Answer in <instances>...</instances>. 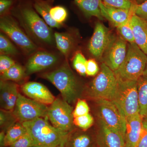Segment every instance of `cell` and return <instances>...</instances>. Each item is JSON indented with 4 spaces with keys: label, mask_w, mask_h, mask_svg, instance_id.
Listing matches in <instances>:
<instances>
[{
    "label": "cell",
    "mask_w": 147,
    "mask_h": 147,
    "mask_svg": "<svg viewBox=\"0 0 147 147\" xmlns=\"http://www.w3.org/2000/svg\"><path fill=\"white\" fill-rule=\"evenodd\" d=\"M11 14L34 42L50 46L55 43L53 30L35 9L32 0H18Z\"/></svg>",
    "instance_id": "cell-1"
},
{
    "label": "cell",
    "mask_w": 147,
    "mask_h": 147,
    "mask_svg": "<svg viewBox=\"0 0 147 147\" xmlns=\"http://www.w3.org/2000/svg\"><path fill=\"white\" fill-rule=\"evenodd\" d=\"M46 118H39L22 123L33 142V147H56L62 144L69 132L50 125Z\"/></svg>",
    "instance_id": "cell-2"
},
{
    "label": "cell",
    "mask_w": 147,
    "mask_h": 147,
    "mask_svg": "<svg viewBox=\"0 0 147 147\" xmlns=\"http://www.w3.org/2000/svg\"><path fill=\"white\" fill-rule=\"evenodd\" d=\"M59 92L64 100L69 104L74 102L80 95V86L76 76L65 62L57 69L41 74Z\"/></svg>",
    "instance_id": "cell-3"
},
{
    "label": "cell",
    "mask_w": 147,
    "mask_h": 147,
    "mask_svg": "<svg viewBox=\"0 0 147 147\" xmlns=\"http://www.w3.org/2000/svg\"><path fill=\"white\" fill-rule=\"evenodd\" d=\"M147 63V55L135 42L128 43L126 57L114 72L118 79L138 81L143 76Z\"/></svg>",
    "instance_id": "cell-4"
},
{
    "label": "cell",
    "mask_w": 147,
    "mask_h": 147,
    "mask_svg": "<svg viewBox=\"0 0 147 147\" xmlns=\"http://www.w3.org/2000/svg\"><path fill=\"white\" fill-rule=\"evenodd\" d=\"M112 101L126 118L139 114L138 82L117 78V84Z\"/></svg>",
    "instance_id": "cell-5"
},
{
    "label": "cell",
    "mask_w": 147,
    "mask_h": 147,
    "mask_svg": "<svg viewBox=\"0 0 147 147\" xmlns=\"http://www.w3.org/2000/svg\"><path fill=\"white\" fill-rule=\"evenodd\" d=\"M117 84V78L115 72L102 63L99 72L87 89V94L96 100L102 99L112 100Z\"/></svg>",
    "instance_id": "cell-6"
},
{
    "label": "cell",
    "mask_w": 147,
    "mask_h": 147,
    "mask_svg": "<svg viewBox=\"0 0 147 147\" xmlns=\"http://www.w3.org/2000/svg\"><path fill=\"white\" fill-rule=\"evenodd\" d=\"M17 22L11 13L1 16L0 29L25 54L32 55L36 52L37 45L22 30Z\"/></svg>",
    "instance_id": "cell-7"
},
{
    "label": "cell",
    "mask_w": 147,
    "mask_h": 147,
    "mask_svg": "<svg viewBox=\"0 0 147 147\" xmlns=\"http://www.w3.org/2000/svg\"><path fill=\"white\" fill-rule=\"evenodd\" d=\"M96 100L100 120L125 139L126 118L120 109L112 100L102 99Z\"/></svg>",
    "instance_id": "cell-8"
},
{
    "label": "cell",
    "mask_w": 147,
    "mask_h": 147,
    "mask_svg": "<svg viewBox=\"0 0 147 147\" xmlns=\"http://www.w3.org/2000/svg\"><path fill=\"white\" fill-rule=\"evenodd\" d=\"M73 108L63 98H57L48 107L47 117L52 125L64 131L73 130Z\"/></svg>",
    "instance_id": "cell-9"
},
{
    "label": "cell",
    "mask_w": 147,
    "mask_h": 147,
    "mask_svg": "<svg viewBox=\"0 0 147 147\" xmlns=\"http://www.w3.org/2000/svg\"><path fill=\"white\" fill-rule=\"evenodd\" d=\"M48 109L47 105L19 93L13 113L17 120L22 123L39 118L47 117Z\"/></svg>",
    "instance_id": "cell-10"
},
{
    "label": "cell",
    "mask_w": 147,
    "mask_h": 147,
    "mask_svg": "<svg viewBox=\"0 0 147 147\" xmlns=\"http://www.w3.org/2000/svg\"><path fill=\"white\" fill-rule=\"evenodd\" d=\"M127 44L120 36L114 35L113 39L103 54L101 61L113 71L123 62L127 52Z\"/></svg>",
    "instance_id": "cell-11"
},
{
    "label": "cell",
    "mask_w": 147,
    "mask_h": 147,
    "mask_svg": "<svg viewBox=\"0 0 147 147\" xmlns=\"http://www.w3.org/2000/svg\"><path fill=\"white\" fill-rule=\"evenodd\" d=\"M114 35L105 25L97 22L88 45V50L91 55L101 61Z\"/></svg>",
    "instance_id": "cell-12"
},
{
    "label": "cell",
    "mask_w": 147,
    "mask_h": 147,
    "mask_svg": "<svg viewBox=\"0 0 147 147\" xmlns=\"http://www.w3.org/2000/svg\"><path fill=\"white\" fill-rule=\"evenodd\" d=\"M59 58L54 53L46 51H36L29 58L26 66V76L50 68L59 61Z\"/></svg>",
    "instance_id": "cell-13"
},
{
    "label": "cell",
    "mask_w": 147,
    "mask_h": 147,
    "mask_svg": "<svg viewBox=\"0 0 147 147\" xmlns=\"http://www.w3.org/2000/svg\"><path fill=\"white\" fill-rule=\"evenodd\" d=\"M21 90L29 98L44 105H51L56 98L47 87L38 82H27L22 86Z\"/></svg>",
    "instance_id": "cell-14"
},
{
    "label": "cell",
    "mask_w": 147,
    "mask_h": 147,
    "mask_svg": "<svg viewBox=\"0 0 147 147\" xmlns=\"http://www.w3.org/2000/svg\"><path fill=\"white\" fill-rule=\"evenodd\" d=\"M96 142L98 147H126L123 137L108 127L100 120Z\"/></svg>",
    "instance_id": "cell-15"
},
{
    "label": "cell",
    "mask_w": 147,
    "mask_h": 147,
    "mask_svg": "<svg viewBox=\"0 0 147 147\" xmlns=\"http://www.w3.org/2000/svg\"><path fill=\"white\" fill-rule=\"evenodd\" d=\"M100 7L103 18L116 28L127 21L133 13L132 8L130 9L118 8L105 3L102 0Z\"/></svg>",
    "instance_id": "cell-16"
},
{
    "label": "cell",
    "mask_w": 147,
    "mask_h": 147,
    "mask_svg": "<svg viewBox=\"0 0 147 147\" xmlns=\"http://www.w3.org/2000/svg\"><path fill=\"white\" fill-rule=\"evenodd\" d=\"M19 93L17 84L9 81L1 80L0 102L1 109L12 112L16 105Z\"/></svg>",
    "instance_id": "cell-17"
},
{
    "label": "cell",
    "mask_w": 147,
    "mask_h": 147,
    "mask_svg": "<svg viewBox=\"0 0 147 147\" xmlns=\"http://www.w3.org/2000/svg\"><path fill=\"white\" fill-rule=\"evenodd\" d=\"M143 127V118L140 114L126 118L125 147H136L140 139Z\"/></svg>",
    "instance_id": "cell-18"
},
{
    "label": "cell",
    "mask_w": 147,
    "mask_h": 147,
    "mask_svg": "<svg viewBox=\"0 0 147 147\" xmlns=\"http://www.w3.org/2000/svg\"><path fill=\"white\" fill-rule=\"evenodd\" d=\"M131 23L135 43L147 56V22L133 13Z\"/></svg>",
    "instance_id": "cell-19"
},
{
    "label": "cell",
    "mask_w": 147,
    "mask_h": 147,
    "mask_svg": "<svg viewBox=\"0 0 147 147\" xmlns=\"http://www.w3.org/2000/svg\"><path fill=\"white\" fill-rule=\"evenodd\" d=\"M86 131H72L63 142V147H94V140Z\"/></svg>",
    "instance_id": "cell-20"
},
{
    "label": "cell",
    "mask_w": 147,
    "mask_h": 147,
    "mask_svg": "<svg viewBox=\"0 0 147 147\" xmlns=\"http://www.w3.org/2000/svg\"><path fill=\"white\" fill-rule=\"evenodd\" d=\"M55 44L59 51L67 57L75 48L76 37L70 32H56L54 33Z\"/></svg>",
    "instance_id": "cell-21"
},
{
    "label": "cell",
    "mask_w": 147,
    "mask_h": 147,
    "mask_svg": "<svg viewBox=\"0 0 147 147\" xmlns=\"http://www.w3.org/2000/svg\"><path fill=\"white\" fill-rule=\"evenodd\" d=\"M34 7L40 16L50 28H59L62 24H58L51 17L50 10L54 3V0H32Z\"/></svg>",
    "instance_id": "cell-22"
},
{
    "label": "cell",
    "mask_w": 147,
    "mask_h": 147,
    "mask_svg": "<svg viewBox=\"0 0 147 147\" xmlns=\"http://www.w3.org/2000/svg\"><path fill=\"white\" fill-rule=\"evenodd\" d=\"M101 0H74L76 5L87 18L95 17L100 21H103L100 11Z\"/></svg>",
    "instance_id": "cell-23"
},
{
    "label": "cell",
    "mask_w": 147,
    "mask_h": 147,
    "mask_svg": "<svg viewBox=\"0 0 147 147\" xmlns=\"http://www.w3.org/2000/svg\"><path fill=\"white\" fill-rule=\"evenodd\" d=\"M27 133L26 129L22 123L17 121L5 132L3 146L10 147L20 137Z\"/></svg>",
    "instance_id": "cell-24"
},
{
    "label": "cell",
    "mask_w": 147,
    "mask_h": 147,
    "mask_svg": "<svg viewBox=\"0 0 147 147\" xmlns=\"http://www.w3.org/2000/svg\"><path fill=\"white\" fill-rule=\"evenodd\" d=\"M137 82L139 114L144 118L147 117V77L142 76Z\"/></svg>",
    "instance_id": "cell-25"
},
{
    "label": "cell",
    "mask_w": 147,
    "mask_h": 147,
    "mask_svg": "<svg viewBox=\"0 0 147 147\" xmlns=\"http://www.w3.org/2000/svg\"><path fill=\"white\" fill-rule=\"evenodd\" d=\"M26 76V69L18 63H15L4 73L1 74V80L19 82Z\"/></svg>",
    "instance_id": "cell-26"
},
{
    "label": "cell",
    "mask_w": 147,
    "mask_h": 147,
    "mask_svg": "<svg viewBox=\"0 0 147 147\" xmlns=\"http://www.w3.org/2000/svg\"><path fill=\"white\" fill-rule=\"evenodd\" d=\"M131 17L126 22L116 28L119 35L128 43L135 42L131 25Z\"/></svg>",
    "instance_id": "cell-27"
},
{
    "label": "cell",
    "mask_w": 147,
    "mask_h": 147,
    "mask_svg": "<svg viewBox=\"0 0 147 147\" xmlns=\"http://www.w3.org/2000/svg\"><path fill=\"white\" fill-rule=\"evenodd\" d=\"M17 119L13 115V111H9L1 109L0 125L2 131H6L10 127L17 122Z\"/></svg>",
    "instance_id": "cell-28"
},
{
    "label": "cell",
    "mask_w": 147,
    "mask_h": 147,
    "mask_svg": "<svg viewBox=\"0 0 147 147\" xmlns=\"http://www.w3.org/2000/svg\"><path fill=\"white\" fill-rule=\"evenodd\" d=\"M0 52L1 55H16L18 53L16 47L10 40L3 34H0Z\"/></svg>",
    "instance_id": "cell-29"
},
{
    "label": "cell",
    "mask_w": 147,
    "mask_h": 147,
    "mask_svg": "<svg viewBox=\"0 0 147 147\" xmlns=\"http://www.w3.org/2000/svg\"><path fill=\"white\" fill-rule=\"evenodd\" d=\"M50 14L53 20L58 24H62L68 16L66 9L62 5L53 6L50 10Z\"/></svg>",
    "instance_id": "cell-30"
},
{
    "label": "cell",
    "mask_w": 147,
    "mask_h": 147,
    "mask_svg": "<svg viewBox=\"0 0 147 147\" xmlns=\"http://www.w3.org/2000/svg\"><path fill=\"white\" fill-rule=\"evenodd\" d=\"M87 61L85 56L81 52L76 53L73 58L72 64L74 69L82 76H85L86 74V66Z\"/></svg>",
    "instance_id": "cell-31"
},
{
    "label": "cell",
    "mask_w": 147,
    "mask_h": 147,
    "mask_svg": "<svg viewBox=\"0 0 147 147\" xmlns=\"http://www.w3.org/2000/svg\"><path fill=\"white\" fill-rule=\"evenodd\" d=\"M94 119L90 113L87 115L79 116L74 119V125L84 131H86L93 125Z\"/></svg>",
    "instance_id": "cell-32"
},
{
    "label": "cell",
    "mask_w": 147,
    "mask_h": 147,
    "mask_svg": "<svg viewBox=\"0 0 147 147\" xmlns=\"http://www.w3.org/2000/svg\"><path fill=\"white\" fill-rule=\"evenodd\" d=\"M90 108L86 100L79 99L75 106V109L73 110L74 118L85 115L89 114Z\"/></svg>",
    "instance_id": "cell-33"
},
{
    "label": "cell",
    "mask_w": 147,
    "mask_h": 147,
    "mask_svg": "<svg viewBox=\"0 0 147 147\" xmlns=\"http://www.w3.org/2000/svg\"><path fill=\"white\" fill-rule=\"evenodd\" d=\"M18 0H0V16L10 14Z\"/></svg>",
    "instance_id": "cell-34"
},
{
    "label": "cell",
    "mask_w": 147,
    "mask_h": 147,
    "mask_svg": "<svg viewBox=\"0 0 147 147\" xmlns=\"http://www.w3.org/2000/svg\"><path fill=\"white\" fill-rule=\"evenodd\" d=\"M109 5L118 8L130 9L134 3L132 0H102Z\"/></svg>",
    "instance_id": "cell-35"
},
{
    "label": "cell",
    "mask_w": 147,
    "mask_h": 147,
    "mask_svg": "<svg viewBox=\"0 0 147 147\" xmlns=\"http://www.w3.org/2000/svg\"><path fill=\"white\" fill-rule=\"evenodd\" d=\"M33 146L32 139L27 132L13 143L10 147H33Z\"/></svg>",
    "instance_id": "cell-36"
},
{
    "label": "cell",
    "mask_w": 147,
    "mask_h": 147,
    "mask_svg": "<svg viewBox=\"0 0 147 147\" xmlns=\"http://www.w3.org/2000/svg\"><path fill=\"white\" fill-rule=\"evenodd\" d=\"M132 9L134 14L147 22V1L139 5L134 3Z\"/></svg>",
    "instance_id": "cell-37"
},
{
    "label": "cell",
    "mask_w": 147,
    "mask_h": 147,
    "mask_svg": "<svg viewBox=\"0 0 147 147\" xmlns=\"http://www.w3.org/2000/svg\"><path fill=\"white\" fill-rule=\"evenodd\" d=\"M15 62L8 55H1L0 56V73H4L14 65Z\"/></svg>",
    "instance_id": "cell-38"
},
{
    "label": "cell",
    "mask_w": 147,
    "mask_h": 147,
    "mask_svg": "<svg viewBox=\"0 0 147 147\" xmlns=\"http://www.w3.org/2000/svg\"><path fill=\"white\" fill-rule=\"evenodd\" d=\"M99 68L96 61L94 59L87 61L86 66V74L88 76H93L97 75L99 71Z\"/></svg>",
    "instance_id": "cell-39"
},
{
    "label": "cell",
    "mask_w": 147,
    "mask_h": 147,
    "mask_svg": "<svg viewBox=\"0 0 147 147\" xmlns=\"http://www.w3.org/2000/svg\"><path fill=\"white\" fill-rule=\"evenodd\" d=\"M135 147H147V125L144 123L140 139Z\"/></svg>",
    "instance_id": "cell-40"
},
{
    "label": "cell",
    "mask_w": 147,
    "mask_h": 147,
    "mask_svg": "<svg viewBox=\"0 0 147 147\" xmlns=\"http://www.w3.org/2000/svg\"><path fill=\"white\" fill-rule=\"evenodd\" d=\"M5 134V131H1V134H0V143H1V146H3Z\"/></svg>",
    "instance_id": "cell-41"
},
{
    "label": "cell",
    "mask_w": 147,
    "mask_h": 147,
    "mask_svg": "<svg viewBox=\"0 0 147 147\" xmlns=\"http://www.w3.org/2000/svg\"><path fill=\"white\" fill-rule=\"evenodd\" d=\"M133 3L137 5L141 4L142 3L147 1V0H132Z\"/></svg>",
    "instance_id": "cell-42"
},
{
    "label": "cell",
    "mask_w": 147,
    "mask_h": 147,
    "mask_svg": "<svg viewBox=\"0 0 147 147\" xmlns=\"http://www.w3.org/2000/svg\"><path fill=\"white\" fill-rule=\"evenodd\" d=\"M143 76H146L147 77V63L146 65V68H145L143 74Z\"/></svg>",
    "instance_id": "cell-43"
},
{
    "label": "cell",
    "mask_w": 147,
    "mask_h": 147,
    "mask_svg": "<svg viewBox=\"0 0 147 147\" xmlns=\"http://www.w3.org/2000/svg\"><path fill=\"white\" fill-rule=\"evenodd\" d=\"M143 123L147 125V117L143 118Z\"/></svg>",
    "instance_id": "cell-44"
},
{
    "label": "cell",
    "mask_w": 147,
    "mask_h": 147,
    "mask_svg": "<svg viewBox=\"0 0 147 147\" xmlns=\"http://www.w3.org/2000/svg\"><path fill=\"white\" fill-rule=\"evenodd\" d=\"M63 142L62 144H61L59 145V146H57L56 147H63Z\"/></svg>",
    "instance_id": "cell-45"
}]
</instances>
